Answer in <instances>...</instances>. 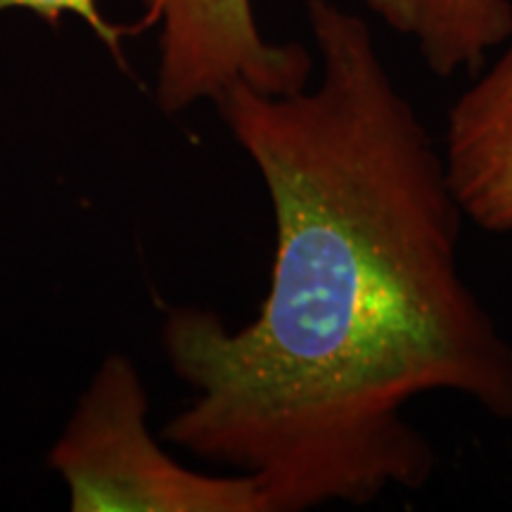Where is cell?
I'll return each mask as SVG.
<instances>
[{
  "label": "cell",
  "mask_w": 512,
  "mask_h": 512,
  "mask_svg": "<svg viewBox=\"0 0 512 512\" xmlns=\"http://www.w3.org/2000/svg\"><path fill=\"white\" fill-rule=\"evenodd\" d=\"M306 15L316 88L238 83L216 100L271 197L264 304L242 328L204 309L164 325L195 399L162 437L252 475L268 512L430 484L437 451L406 418L418 396L458 394L512 422V344L460 271L465 214L444 155L366 19L335 0Z\"/></svg>",
  "instance_id": "1"
},
{
  "label": "cell",
  "mask_w": 512,
  "mask_h": 512,
  "mask_svg": "<svg viewBox=\"0 0 512 512\" xmlns=\"http://www.w3.org/2000/svg\"><path fill=\"white\" fill-rule=\"evenodd\" d=\"M145 415L133 363L107 356L50 456L74 512H268L252 475L190 470L152 439Z\"/></svg>",
  "instance_id": "2"
},
{
  "label": "cell",
  "mask_w": 512,
  "mask_h": 512,
  "mask_svg": "<svg viewBox=\"0 0 512 512\" xmlns=\"http://www.w3.org/2000/svg\"><path fill=\"white\" fill-rule=\"evenodd\" d=\"M140 5V27H159L157 100L164 112L216 102L238 83L268 95L309 86L311 53L297 43L266 41L252 0H140Z\"/></svg>",
  "instance_id": "3"
},
{
  "label": "cell",
  "mask_w": 512,
  "mask_h": 512,
  "mask_svg": "<svg viewBox=\"0 0 512 512\" xmlns=\"http://www.w3.org/2000/svg\"><path fill=\"white\" fill-rule=\"evenodd\" d=\"M446 174L465 219L512 230V38L448 110Z\"/></svg>",
  "instance_id": "4"
},
{
  "label": "cell",
  "mask_w": 512,
  "mask_h": 512,
  "mask_svg": "<svg viewBox=\"0 0 512 512\" xmlns=\"http://www.w3.org/2000/svg\"><path fill=\"white\" fill-rule=\"evenodd\" d=\"M396 34L411 38L437 76L479 72L512 38V0H366Z\"/></svg>",
  "instance_id": "5"
},
{
  "label": "cell",
  "mask_w": 512,
  "mask_h": 512,
  "mask_svg": "<svg viewBox=\"0 0 512 512\" xmlns=\"http://www.w3.org/2000/svg\"><path fill=\"white\" fill-rule=\"evenodd\" d=\"M5 10H29L50 24H57L64 15L79 17L121 60V36L128 31L102 15L98 0H0V12Z\"/></svg>",
  "instance_id": "6"
}]
</instances>
